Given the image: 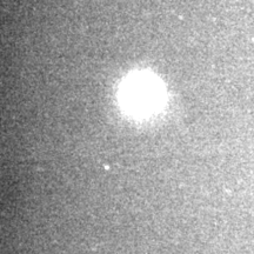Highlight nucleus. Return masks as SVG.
Listing matches in <instances>:
<instances>
[{
    "label": "nucleus",
    "instance_id": "obj_1",
    "mask_svg": "<svg viewBox=\"0 0 254 254\" xmlns=\"http://www.w3.org/2000/svg\"><path fill=\"white\" fill-rule=\"evenodd\" d=\"M157 100V88L147 79H135L126 87V103L134 110H147Z\"/></svg>",
    "mask_w": 254,
    "mask_h": 254
}]
</instances>
